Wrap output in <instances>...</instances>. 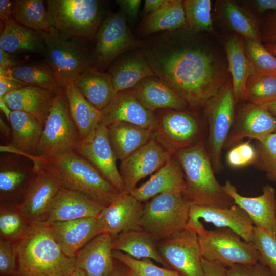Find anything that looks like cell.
I'll list each match as a JSON object with an SVG mask.
<instances>
[{
    "label": "cell",
    "instance_id": "cell-32",
    "mask_svg": "<svg viewBox=\"0 0 276 276\" xmlns=\"http://www.w3.org/2000/svg\"><path fill=\"white\" fill-rule=\"evenodd\" d=\"M0 49L11 54L29 52L42 54L44 42L38 32L21 25L11 17L1 32Z\"/></svg>",
    "mask_w": 276,
    "mask_h": 276
},
{
    "label": "cell",
    "instance_id": "cell-42",
    "mask_svg": "<svg viewBox=\"0 0 276 276\" xmlns=\"http://www.w3.org/2000/svg\"><path fill=\"white\" fill-rule=\"evenodd\" d=\"M30 225L20 212L18 204L1 202V239L14 242L26 233Z\"/></svg>",
    "mask_w": 276,
    "mask_h": 276
},
{
    "label": "cell",
    "instance_id": "cell-6",
    "mask_svg": "<svg viewBox=\"0 0 276 276\" xmlns=\"http://www.w3.org/2000/svg\"><path fill=\"white\" fill-rule=\"evenodd\" d=\"M190 204L182 193L159 194L144 204L140 224L157 242L169 238L186 228Z\"/></svg>",
    "mask_w": 276,
    "mask_h": 276
},
{
    "label": "cell",
    "instance_id": "cell-56",
    "mask_svg": "<svg viewBox=\"0 0 276 276\" xmlns=\"http://www.w3.org/2000/svg\"><path fill=\"white\" fill-rule=\"evenodd\" d=\"M168 0H146L145 1L143 13L146 16L148 14L153 13L163 6H164Z\"/></svg>",
    "mask_w": 276,
    "mask_h": 276
},
{
    "label": "cell",
    "instance_id": "cell-2",
    "mask_svg": "<svg viewBox=\"0 0 276 276\" xmlns=\"http://www.w3.org/2000/svg\"><path fill=\"white\" fill-rule=\"evenodd\" d=\"M13 243L17 259L14 276H68L77 269L75 257L62 251L44 223L30 225Z\"/></svg>",
    "mask_w": 276,
    "mask_h": 276
},
{
    "label": "cell",
    "instance_id": "cell-21",
    "mask_svg": "<svg viewBox=\"0 0 276 276\" xmlns=\"http://www.w3.org/2000/svg\"><path fill=\"white\" fill-rule=\"evenodd\" d=\"M47 225L62 251L70 257H75L90 240L103 233L97 217L82 218Z\"/></svg>",
    "mask_w": 276,
    "mask_h": 276
},
{
    "label": "cell",
    "instance_id": "cell-19",
    "mask_svg": "<svg viewBox=\"0 0 276 276\" xmlns=\"http://www.w3.org/2000/svg\"><path fill=\"white\" fill-rule=\"evenodd\" d=\"M143 205L131 194L120 193L97 217L103 233L114 237L123 232L142 229L140 218Z\"/></svg>",
    "mask_w": 276,
    "mask_h": 276
},
{
    "label": "cell",
    "instance_id": "cell-39",
    "mask_svg": "<svg viewBox=\"0 0 276 276\" xmlns=\"http://www.w3.org/2000/svg\"><path fill=\"white\" fill-rule=\"evenodd\" d=\"M221 6L224 18L233 30L245 39L261 42L257 22L247 11L231 1H223Z\"/></svg>",
    "mask_w": 276,
    "mask_h": 276
},
{
    "label": "cell",
    "instance_id": "cell-27",
    "mask_svg": "<svg viewBox=\"0 0 276 276\" xmlns=\"http://www.w3.org/2000/svg\"><path fill=\"white\" fill-rule=\"evenodd\" d=\"M133 89L141 104L153 112L158 109L185 111L188 107L186 102L156 75L143 79Z\"/></svg>",
    "mask_w": 276,
    "mask_h": 276
},
{
    "label": "cell",
    "instance_id": "cell-49",
    "mask_svg": "<svg viewBox=\"0 0 276 276\" xmlns=\"http://www.w3.org/2000/svg\"><path fill=\"white\" fill-rule=\"evenodd\" d=\"M16 268L17 259L13 243L9 240L1 239V276H14Z\"/></svg>",
    "mask_w": 276,
    "mask_h": 276
},
{
    "label": "cell",
    "instance_id": "cell-46",
    "mask_svg": "<svg viewBox=\"0 0 276 276\" xmlns=\"http://www.w3.org/2000/svg\"><path fill=\"white\" fill-rule=\"evenodd\" d=\"M246 55L257 72L276 75V56L261 42L245 39Z\"/></svg>",
    "mask_w": 276,
    "mask_h": 276
},
{
    "label": "cell",
    "instance_id": "cell-53",
    "mask_svg": "<svg viewBox=\"0 0 276 276\" xmlns=\"http://www.w3.org/2000/svg\"><path fill=\"white\" fill-rule=\"evenodd\" d=\"M26 85L13 76L0 77V99H3L8 93Z\"/></svg>",
    "mask_w": 276,
    "mask_h": 276
},
{
    "label": "cell",
    "instance_id": "cell-35",
    "mask_svg": "<svg viewBox=\"0 0 276 276\" xmlns=\"http://www.w3.org/2000/svg\"><path fill=\"white\" fill-rule=\"evenodd\" d=\"M74 83L85 99L100 111L110 103L116 94L109 74L100 72L97 68L84 72Z\"/></svg>",
    "mask_w": 276,
    "mask_h": 276
},
{
    "label": "cell",
    "instance_id": "cell-64",
    "mask_svg": "<svg viewBox=\"0 0 276 276\" xmlns=\"http://www.w3.org/2000/svg\"><path fill=\"white\" fill-rule=\"evenodd\" d=\"M126 276H137L131 270L127 267Z\"/></svg>",
    "mask_w": 276,
    "mask_h": 276
},
{
    "label": "cell",
    "instance_id": "cell-40",
    "mask_svg": "<svg viewBox=\"0 0 276 276\" xmlns=\"http://www.w3.org/2000/svg\"><path fill=\"white\" fill-rule=\"evenodd\" d=\"M12 76L27 85L38 87L57 94L61 86L49 65L40 64L18 65L11 68Z\"/></svg>",
    "mask_w": 276,
    "mask_h": 276
},
{
    "label": "cell",
    "instance_id": "cell-44",
    "mask_svg": "<svg viewBox=\"0 0 276 276\" xmlns=\"http://www.w3.org/2000/svg\"><path fill=\"white\" fill-rule=\"evenodd\" d=\"M112 256L114 259L131 270L137 276H182L173 269L158 267L149 258L137 259L113 250Z\"/></svg>",
    "mask_w": 276,
    "mask_h": 276
},
{
    "label": "cell",
    "instance_id": "cell-52",
    "mask_svg": "<svg viewBox=\"0 0 276 276\" xmlns=\"http://www.w3.org/2000/svg\"><path fill=\"white\" fill-rule=\"evenodd\" d=\"M116 3L119 6L120 10L131 20L135 19L141 3V0H117Z\"/></svg>",
    "mask_w": 276,
    "mask_h": 276
},
{
    "label": "cell",
    "instance_id": "cell-58",
    "mask_svg": "<svg viewBox=\"0 0 276 276\" xmlns=\"http://www.w3.org/2000/svg\"><path fill=\"white\" fill-rule=\"evenodd\" d=\"M257 11L260 12L267 10L276 11V0H256L254 2Z\"/></svg>",
    "mask_w": 276,
    "mask_h": 276
},
{
    "label": "cell",
    "instance_id": "cell-43",
    "mask_svg": "<svg viewBox=\"0 0 276 276\" xmlns=\"http://www.w3.org/2000/svg\"><path fill=\"white\" fill-rule=\"evenodd\" d=\"M211 4L210 0L183 1L186 25L188 30L196 33L213 31Z\"/></svg>",
    "mask_w": 276,
    "mask_h": 276
},
{
    "label": "cell",
    "instance_id": "cell-20",
    "mask_svg": "<svg viewBox=\"0 0 276 276\" xmlns=\"http://www.w3.org/2000/svg\"><path fill=\"white\" fill-rule=\"evenodd\" d=\"M156 128L159 138L174 152L195 144L200 131L195 117L185 111L172 110H166L160 115Z\"/></svg>",
    "mask_w": 276,
    "mask_h": 276
},
{
    "label": "cell",
    "instance_id": "cell-5",
    "mask_svg": "<svg viewBox=\"0 0 276 276\" xmlns=\"http://www.w3.org/2000/svg\"><path fill=\"white\" fill-rule=\"evenodd\" d=\"M58 170L62 186L108 206L120 193L88 161L74 150L47 160Z\"/></svg>",
    "mask_w": 276,
    "mask_h": 276
},
{
    "label": "cell",
    "instance_id": "cell-48",
    "mask_svg": "<svg viewBox=\"0 0 276 276\" xmlns=\"http://www.w3.org/2000/svg\"><path fill=\"white\" fill-rule=\"evenodd\" d=\"M250 141L249 140L240 143L228 151L226 160L229 165L234 168H239L255 162L257 151Z\"/></svg>",
    "mask_w": 276,
    "mask_h": 276
},
{
    "label": "cell",
    "instance_id": "cell-10",
    "mask_svg": "<svg viewBox=\"0 0 276 276\" xmlns=\"http://www.w3.org/2000/svg\"><path fill=\"white\" fill-rule=\"evenodd\" d=\"M236 103L232 84L228 83L204 105L209 123L207 151L215 173L224 169L222 150L234 121Z\"/></svg>",
    "mask_w": 276,
    "mask_h": 276
},
{
    "label": "cell",
    "instance_id": "cell-16",
    "mask_svg": "<svg viewBox=\"0 0 276 276\" xmlns=\"http://www.w3.org/2000/svg\"><path fill=\"white\" fill-rule=\"evenodd\" d=\"M201 220L217 228H229L246 242H252L254 223L248 214L239 206L216 207L190 204L186 228L196 233L204 226Z\"/></svg>",
    "mask_w": 276,
    "mask_h": 276
},
{
    "label": "cell",
    "instance_id": "cell-18",
    "mask_svg": "<svg viewBox=\"0 0 276 276\" xmlns=\"http://www.w3.org/2000/svg\"><path fill=\"white\" fill-rule=\"evenodd\" d=\"M222 186L234 204L248 214L254 226L267 231L276 237V192L271 185H265L260 195L251 197L240 194L228 180Z\"/></svg>",
    "mask_w": 276,
    "mask_h": 276
},
{
    "label": "cell",
    "instance_id": "cell-30",
    "mask_svg": "<svg viewBox=\"0 0 276 276\" xmlns=\"http://www.w3.org/2000/svg\"><path fill=\"white\" fill-rule=\"evenodd\" d=\"M108 128V137L117 160H124L145 145L153 136V130L126 122Z\"/></svg>",
    "mask_w": 276,
    "mask_h": 276
},
{
    "label": "cell",
    "instance_id": "cell-62",
    "mask_svg": "<svg viewBox=\"0 0 276 276\" xmlns=\"http://www.w3.org/2000/svg\"><path fill=\"white\" fill-rule=\"evenodd\" d=\"M264 106L267 108L269 111L276 118V100L268 103Z\"/></svg>",
    "mask_w": 276,
    "mask_h": 276
},
{
    "label": "cell",
    "instance_id": "cell-17",
    "mask_svg": "<svg viewBox=\"0 0 276 276\" xmlns=\"http://www.w3.org/2000/svg\"><path fill=\"white\" fill-rule=\"evenodd\" d=\"M101 112L100 123L107 127L118 122L131 123L153 130L157 126L154 113L141 104L133 88L117 93Z\"/></svg>",
    "mask_w": 276,
    "mask_h": 276
},
{
    "label": "cell",
    "instance_id": "cell-36",
    "mask_svg": "<svg viewBox=\"0 0 276 276\" xmlns=\"http://www.w3.org/2000/svg\"><path fill=\"white\" fill-rule=\"evenodd\" d=\"M64 89L70 114L83 139L100 123L101 112L85 99L74 82L66 84Z\"/></svg>",
    "mask_w": 276,
    "mask_h": 276
},
{
    "label": "cell",
    "instance_id": "cell-34",
    "mask_svg": "<svg viewBox=\"0 0 276 276\" xmlns=\"http://www.w3.org/2000/svg\"><path fill=\"white\" fill-rule=\"evenodd\" d=\"M157 242L143 229L122 232L113 237L112 249L134 258H149L168 267L157 248Z\"/></svg>",
    "mask_w": 276,
    "mask_h": 276
},
{
    "label": "cell",
    "instance_id": "cell-31",
    "mask_svg": "<svg viewBox=\"0 0 276 276\" xmlns=\"http://www.w3.org/2000/svg\"><path fill=\"white\" fill-rule=\"evenodd\" d=\"M108 73L116 94L133 88L143 79L155 75L142 51L119 60Z\"/></svg>",
    "mask_w": 276,
    "mask_h": 276
},
{
    "label": "cell",
    "instance_id": "cell-50",
    "mask_svg": "<svg viewBox=\"0 0 276 276\" xmlns=\"http://www.w3.org/2000/svg\"><path fill=\"white\" fill-rule=\"evenodd\" d=\"M228 276H273L269 270L260 263L246 266L234 265L227 268Z\"/></svg>",
    "mask_w": 276,
    "mask_h": 276
},
{
    "label": "cell",
    "instance_id": "cell-7",
    "mask_svg": "<svg viewBox=\"0 0 276 276\" xmlns=\"http://www.w3.org/2000/svg\"><path fill=\"white\" fill-rule=\"evenodd\" d=\"M38 32L44 40L45 61L63 88L84 72L97 68L93 53L87 48L68 41L52 28Z\"/></svg>",
    "mask_w": 276,
    "mask_h": 276
},
{
    "label": "cell",
    "instance_id": "cell-11",
    "mask_svg": "<svg viewBox=\"0 0 276 276\" xmlns=\"http://www.w3.org/2000/svg\"><path fill=\"white\" fill-rule=\"evenodd\" d=\"M93 52L97 67L105 68L124 52L142 48L144 42L132 34L127 17L119 10L108 14L102 22L96 35Z\"/></svg>",
    "mask_w": 276,
    "mask_h": 276
},
{
    "label": "cell",
    "instance_id": "cell-33",
    "mask_svg": "<svg viewBox=\"0 0 276 276\" xmlns=\"http://www.w3.org/2000/svg\"><path fill=\"white\" fill-rule=\"evenodd\" d=\"M224 48L232 78L234 96L237 103L243 98L248 78L257 71L248 59L244 43L239 36L235 35L227 39Z\"/></svg>",
    "mask_w": 276,
    "mask_h": 276
},
{
    "label": "cell",
    "instance_id": "cell-63",
    "mask_svg": "<svg viewBox=\"0 0 276 276\" xmlns=\"http://www.w3.org/2000/svg\"><path fill=\"white\" fill-rule=\"evenodd\" d=\"M68 276H86L85 272L80 269L77 268Z\"/></svg>",
    "mask_w": 276,
    "mask_h": 276
},
{
    "label": "cell",
    "instance_id": "cell-23",
    "mask_svg": "<svg viewBox=\"0 0 276 276\" xmlns=\"http://www.w3.org/2000/svg\"><path fill=\"white\" fill-rule=\"evenodd\" d=\"M231 130L225 142L226 146L244 138L259 141L276 131V118L264 105L248 103L241 109Z\"/></svg>",
    "mask_w": 276,
    "mask_h": 276
},
{
    "label": "cell",
    "instance_id": "cell-29",
    "mask_svg": "<svg viewBox=\"0 0 276 276\" xmlns=\"http://www.w3.org/2000/svg\"><path fill=\"white\" fill-rule=\"evenodd\" d=\"M56 94L38 87L26 85L8 93L2 99L12 111L29 113L44 126Z\"/></svg>",
    "mask_w": 276,
    "mask_h": 276
},
{
    "label": "cell",
    "instance_id": "cell-45",
    "mask_svg": "<svg viewBox=\"0 0 276 276\" xmlns=\"http://www.w3.org/2000/svg\"><path fill=\"white\" fill-rule=\"evenodd\" d=\"M252 243L259 254V263L276 276V237L267 231L255 226Z\"/></svg>",
    "mask_w": 276,
    "mask_h": 276
},
{
    "label": "cell",
    "instance_id": "cell-9",
    "mask_svg": "<svg viewBox=\"0 0 276 276\" xmlns=\"http://www.w3.org/2000/svg\"><path fill=\"white\" fill-rule=\"evenodd\" d=\"M202 257L225 267L234 265L249 266L259 261L260 255L252 243L229 228L207 230L204 227L197 233Z\"/></svg>",
    "mask_w": 276,
    "mask_h": 276
},
{
    "label": "cell",
    "instance_id": "cell-47",
    "mask_svg": "<svg viewBox=\"0 0 276 276\" xmlns=\"http://www.w3.org/2000/svg\"><path fill=\"white\" fill-rule=\"evenodd\" d=\"M255 163L276 183V131L258 141Z\"/></svg>",
    "mask_w": 276,
    "mask_h": 276
},
{
    "label": "cell",
    "instance_id": "cell-13",
    "mask_svg": "<svg viewBox=\"0 0 276 276\" xmlns=\"http://www.w3.org/2000/svg\"><path fill=\"white\" fill-rule=\"evenodd\" d=\"M157 245L168 266L182 276H204L198 235L193 230L186 228Z\"/></svg>",
    "mask_w": 276,
    "mask_h": 276
},
{
    "label": "cell",
    "instance_id": "cell-3",
    "mask_svg": "<svg viewBox=\"0 0 276 276\" xmlns=\"http://www.w3.org/2000/svg\"><path fill=\"white\" fill-rule=\"evenodd\" d=\"M174 156L180 165L186 182L182 195L190 204L216 207L234 204L215 177L202 141L175 151Z\"/></svg>",
    "mask_w": 276,
    "mask_h": 276
},
{
    "label": "cell",
    "instance_id": "cell-57",
    "mask_svg": "<svg viewBox=\"0 0 276 276\" xmlns=\"http://www.w3.org/2000/svg\"><path fill=\"white\" fill-rule=\"evenodd\" d=\"M11 54L0 49V66L11 68L19 65V61Z\"/></svg>",
    "mask_w": 276,
    "mask_h": 276
},
{
    "label": "cell",
    "instance_id": "cell-59",
    "mask_svg": "<svg viewBox=\"0 0 276 276\" xmlns=\"http://www.w3.org/2000/svg\"><path fill=\"white\" fill-rule=\"evenodd\" d=\"M127 270V267L123 264L120 266L116 265L113 271L109 276H126Z\"/></svg>",
    "mask_w": 276,
    "mask_h": 276
},
{
    "label": "cell",
    "instance_id": "cell-61",
    "mask_svg": "<svg viewBox=\"0 0 276 276\" xmlns=\"http://www.w3.org/2000/svg\"><path fill=\"white\" fill-rule=\"evenodd\" d=\"M0 129L1 133L5 136V137L8 138L10 134V129L1 118H0Z\"/></svg>",
    "mask_w": 276,
    "mask_h": 276
},
{
    "label": "cell",
    "instance_id": "cell-51",
    "mask_svg": "<svg viewBox=\"0 0 276 276\" xmlns=\"http://www.w3.org/2000/svg\"><path fill=\"white\" fill-rule=\"evenodd\" d=\"M260 31L261 40L276 44V13L268 16L263 22Z\"/></svg>",
    "mask_w": 276,
    "mask_h": 276
},
{
    "label": "cell",
    "instance_id": "cell-28",
    "mask_svg": "<svg viewBox=\"0 0 276 276\" xmlns=\"http://www.w3.org/2000/svg\"><path fill=\"white\" fill-rule=\"evenodd\" d=\"M186 187L182 168L175 156H172L148 180L136 187L130 194L141 202L167 192L183 194Z\"/></svg>",
    "mask_w": 276,
    "mask_h": 276
},
{
    "label": "cell",
    "instance_id": "cell-60",
    "mask_svg": "<svg viewBox=\"0 0 276 276\" xmlns=\"http://www.w3.org/2000/svg\"><path fill=\"white\" fill-rule=\"evenodd\" d=\"M0 108L1 111H2V112L5 115L8 121H9L10 116L12 112V110L8 108L6 103L2 99H0Z\"/></svg>",
    "mask_w": 276,
    "mask_h": 276
},
{
    "label": "cell",
    "instance_id": "cell-12",
    "mask_svg": "<svg viewBox=\"0 0 276 276\" xmlns=\"http://www.w3.org/2000/svg\"><path fill=\"white\" fill-rule=\"evenodd\" d=\"M62 187L58 170L45 160L18 204L29 225L45 222L53 201Z\"/></svg>",
    "mask_w": 276,
    "mask_h": 276
},
{
    "label": "cell",
    "instance_id": "cell-55",
    "mask_svg": "<svg viewBox=\"0 0 276 276\" xmlns=\"http://www.w3.org/2000/svg\"><path fill=\"white\" fill-rule=\"evenodd\" d=\"M12 14L13 2L9 0H0V19L3 28Z\"/></svg>",
    "mask_w": 276,
    "mask_h": 276
},
{
    "label": "cell",
    "instance_id": "cell-8",
    "mask_svg": "<svg viewBox=\"0 0 276 276\" xmlns=\"http://www.w3.org/2000/svg\"><path fill=\"white\" fill-rule=\"evenodd\" d=\"M80 139L63 88L53 99L37 147V156L48 160L73 151Z\"/></svg>",
    "mask_w": 276,
    "mask_h": 276
},
{
    "label": "cell",
    "instance_id": "cell-15",
    "mask_svg": "<svg viewBox=\"0 0 276 276\" xmlns=\"http://www.w3.org/2000/svg\"><path fill=\"white\" fill-rule=\"evenodd\" d=\"M174 154L159 137L153 136L143 146L121 162L124 192L130 194L143 178L158 171Z\"/></svg>",
    "mask_w": 276,
    "mask_h": 276
},
{
    "label": "cell",
    "instance_id": "cell-54",
    "mask_svg": "<svg viewBox=\"0 0 276 276\" xmlns=\"http://www.w3.org/2000/svg\"><path fill=\"white\" fill-rule=\"evenodd\" d=\"M204 276H228L227 268L202 258Z\"/></svg>",
    "mask_w": 276,
    "mask_h": 276
},
{
    "label": "cell",
    "instance_id": "cell-22",
    "mask_svg": "<svg viewBox=\"0 0 276 276\" xmlns=\"http://www.w3.org/2000/svg\"><path fill=\"white\" fill-rule=\"evenodd\" d=\"M37 173L34 165L29 166L15 156L1 157L0 160L1 202H21Z\"/></svg>",
    "mask_w": 276,
    "mask_h": 276
},
{
    "label": "cell",
    "instance_id": "cell-1",
    "mask_svg": "<svg viewBox=\"0 0 276 276\" xmlns=\"http://www.w3.org/2000/svg\"><path fill=\"white\" fill-rule=\"evenodd\" d=\"M189 39L166 31L144 41L141 51L155 75L197 108L226 84V76L210 52Z\"/></svg>",
    "mask_w": 276,
    "mask_h": 276
},
{
    "label": "cell",
    "instance_id": "cell-26",
    "mask_svg": "<svg viewBox=\"0 0 276 276\" xmlns=\"http://www.w3.org/2000/svg\"><path fill=\"white\" fill-rule=\"evenodd\" d=\"M113 237L100 234L81 248L75 256L77 268L86 276H109L116 264L112 256Z\"/></svg>",
    "mask_w": 276,
    "mask_h": 276
},
{
    "label": "cell",
    "instance_id": "cell-25",
    "mask_svg": "<svg viewBox=\"0 0 276 276\" xmlns=\"http://www.w3.org/2000/svg\"><path fill=\"white\" fill-rule=\"evenodd\" d=\"M104 208L78 192L62 187L51 204L45 223L70 221L86 217H97Z\"/></svg>",
    "mask_w": 276,
    "mask_h": 276
},
{
    "label": "cell",
    "instance_id": "cell-14",
    "mask_svg": "<svg viewBox=\"0 0 276 276\" xmlns=\"http://www.w3.org/2000/svg\"><path fill=\"white\" fill-rule=\"evenodd\" d=\"M74 151L92 164L119 193L124 192L107 127L100 123L86 137L80 139Z\"/></svg>",
    "mask_w": 276,
    "mask_h": 276
},
{
    "label": "cell",
    "instance_id": "cell-41",
    "mask_svg": "<svg viewBox=\"0 0 276 276\" xmlns=\"http://www.w3.org/2000/svg\"><path fill=\"white\" fill-rule=\"evenodd\" d=\"M242 99L264 105L276 100V75L257 72L248 78Z\"/></svg>",
    "mask_w": 276,
    "mask_h": 276
},
{
    "label": "cell",
    "instance_id": "cell-37",
    "mask_svg": "<svg viewBox=\"0 0 276 276\" xmlns=\"http://www.w3.org/2000/svg\"><path fill=\"white\" fill-rule=\"evenodd\" d=\"M186 25L183 1L168 0L157 11L146 16L140 27L142 35L179 29Z\"/></svg>",
    "mask_w": 276,
    "mask_h": 276
},
{
    "label": "cell",
    "instance_id": "cell-4",
    "mask_svg": "<svg viewBox=\"0 0 276 276\" xmlns=\"http://www.w3.org/2000/svg\"><path fill=\"white\" fill-rule=\"evenodd\" d=\"M51 28L63 38L91 40L103 21L104 10L97 0H47Z\"/></svg>",
    "mask_w": 276,
    "mask_h": 276
},
{
    "label": "cell",
    "instance_id": "cell-38",
    "mask_svg": "<svg viewBox=\"0 0 276 276\" xmlns=\"http://www.w3.org/2000/svg\"><path fill=\"white\" fill-rule=\"evenodd\" d=\"M14 19L21 25L37 32L51 29L47 7L42 0L13 1Z\"/></svg>",
    "mask_w": 276,
    "mask_h": 276
},
{
    "label": "cell",
    "instance_id": "cell-24",
    "mask_svg": "<svg viewBox=\"0 0 276 276\" xmlns=\"http://www.w3.org/2000/svg\"><path fill=\"white\" fill-rule=\"evenodd\" d=\"M9 122L12 131L11 147L15 149V153L30 159L37 167L43 162L37 156L43 126L32 115L20 111H12Z\"/></svg>",
    "mask_w": 276,
    "mask_h": 276
}]
</instances>
